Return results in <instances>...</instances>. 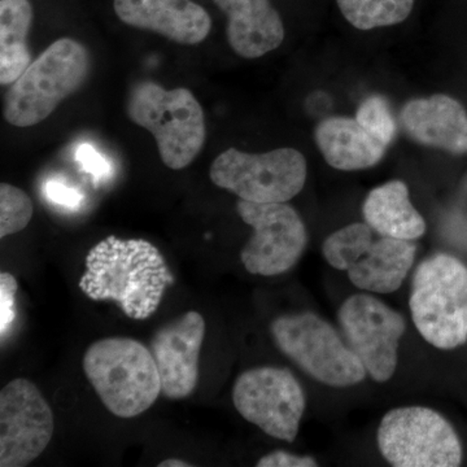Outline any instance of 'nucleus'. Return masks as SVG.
I'll use <instances>...</instances> for the list:
<instances>
[{"label": "nucleus", "mask_w": 467, "mask_h": 467, "mask_svg": "<svg viewBox=\"0 0 467 467\" xmlns=\"http://www.w3.org/2000/svg\"><path fill=\"white\" fill-rule=\"evenodd\" d=\"M273 339L284 355L325 386L344 389L364 382L367 368L333 326L312 312L275 318Z\"/></svg>", "instance_id": "7"}, {"label": "nucleus", "mask_w": 467, "mask_h": 467, "mask_svg": "<svg viewBox=\"0 0 467 467\" xmlns=\"http://www.w3.org/2000/svg\"><path fill=\"white\" fill-rule=\"evenodd\" d=\"M171 284L173 275L152 243L110 235L88 252L78 287L88 299L116 301L129 318L146 319Z\"/></svg>", "instance_id": "1"}, {"label": "nucleus", "mask_w": 467, "mask_h": 467, "mask_svg": "<svg viewBox=\"0 0 467 467\" xmlns=\"http://www.w3.org/2000/svg\"><path fill=\"white\" fill-rule=\"evenodd\" d=\"M204 337V317L193 310L162 326L153 335L150 352L158 365L165 398L182 400L195 391Z\"/></svg>", "instance_id": "14"}, {"label": "nucleus", "mask_w": 467, "mask_h": 467, "mask_svg": "<svg viewBox=\"0 0 467 467\" xmlns=\"http://www.w3.org/2000/svg\"><path fill=\"white\" fill-rule=\"evenodd\" d=\"M315 140L325 161L343 171L374 167L387 150L358 119L349 117L322 119L316 128Z\"/></svg>", "instance_id": "18"}, {"label": "nucleus", "mask_w": 467, "mask_h": 467, "mask_svg": "<svg viewBox=\"0 0 467 467\" xmlns=\"http://www.w3.org/2000/svg\"><path fill=\"white\" fill-rule=\"evenodd\" d=\"M377 441L383 459L395 467H456L462 462L459 436L434 409H392L380 420Z\"/></svg>", "instance_id": "9"}, {"label": "nucleus", "mask_w": 467, "mask_h": 467, "mask_svg": "<svg viewBox=\"0 0 467 467\" xmlns=\"http://www.w3.org/2000/svg\"><path fill=\"white\" fill-rule=\"evenodd\" d=\"M54 431V413L36 384L16 378L0 391V466L30 465Z\"/></svg>", "instance_id": "13"}, {"label": "nucleus", "mask_w": 467, "mask_h": 467, "mask_svg": "<svg viewBox=\"0 0 467 467\" xmlns=\"http://www.w3.org/2000/svg\"><path fill=\"white\" fill-rule=\"evenodd\" d=\"M32 199L16 186L0 184V238L23 232L32 221Z\"/></svg>", "instance_id": "22"}, {"label": "nucleus", "mask_w": 467, "mask_h": 467, "mask_svg": "<svg viewBox=\"0 0 467 467\" xmlns=\"http://www.w3.org/2000/svg\"><path fill=\"white\" fill-rule=\"evenodd\" d=\"M128 116L155 137L160 159L169 169L189 167L205 142L204 110L189 88L165 90L155 82L135 85L129 95Z\"/></svg>", "instance_id": "4"}, {"label": "nucleus", "mask_w": 467, "mask_h": 467, "mask_svg": "<svg viewBox=\"0 0 467 467\" xmlns=\"http://www.w3.org/2000/svg\"><path fill=\"white\" fill-rule=\"evenodd\" d=\"M209 177L221 189L252 202H287L299 195L308 177L300 150L285 147L265 153L223 150L212 162Z\"/></svg>", "instance_id": "8"}, {"label": "nucleus", "mask_w": 467, "mask_h": 467, "mask_svg": "<svg viewBox=\"0 0 467 467\" xmlns=\"http://www.w3.org/2000/svg\"><path fill=\"white\" fill-rule=\"evenodd\" d=\"M400 119L404 130L416 142L454 155L467 153V112L450 95L409 100L402 107Z\"/></svg>", "instance_id": "16"}, {"label": "nucleus", "mask_w": 467, "mask_h": 467, "mask_svg": "<svg viewBox=\"0 0 467 467\" xmlns=\"http://www.w3.org/2000/svg\"><path fill=\"white\" fill-rule=\"evenodd\" d=\"M347 343L376 382L391 379L398 368L399 346L407 330L400 313L370 294H356L337 313Z\"/></svg>", "instance_id": "12"}, {"label": "nucleus", "mask_w": 467, "mask_h": 467, "mask_svg": "<svg viewBox=\"0 0 467 467\" xmlns=\"http://www.w3.org/2000/svg\"><path fill=\"white\" fill-rule=\"evenodd\" d=\"M45 195L54 204L70 209L78 207L82 199H84L81 192L63 182H58V181H50V182L46 183Z\"/></svg>", "instance_id": "25"}, {"label": "nucleus", "mask_w": 467, "mask_h": 467, "mask_svg": "<svg viewBox=\"0 0 467 467\" xmlns=\"http://www.w3.org/2000/svg\"><path fill=\"white\" fill-rule=\"evenodd\" d=\"M77 159L81 162L82 168L85 169L88 173L94 175L95 178L107 177L109 173V165L99 153L97 152L91 146H81L79 147L78 152H77Z\"/></svg>", "instance_id": "27"}, {"label": "nucleus", "mask_w": 467, "mask_h": 467, "mask_svg": "<svg viewBox=\"0 0 467 467\" xmlns=\"http://www.w3.org/2000/svg\"><path fill=\"white\" fill-rule=\"evenodd\" d=\"M233 402L247 422L266 435L292 442L299 434L306 399L287 368L263 367L244 371L233 387Z\"/></svg>", "instance_id": "10"}, {"label": "nucleus", "mask_w": 467, "mask_h": 467, "mask_svg": "<svg viewBox=\"0 0 467 467\" xmlns=\"http://www.w3.org/2000/svg\"><path fill=\"white\" fill-rule=\"evenodd\" d=\"M356 119L359 125L367 129L368 133L387 147L392 142L398 131L389 103L378 95L368 97L359 104Z\"/></svg>", "instance_id": "23"}, {"label": "nucleus", "mask_w": 467, "mask_h": 467, "mask_svg": "<svg viewBox=\"0 0 467 467\" xmlns=\"http://www.w3.org/2000/svg\"><path fill=\"white\" fill-rule=\"evenodd\" d=\"M365 223L374 232L401 241H417L426 233V221L409 198L407 183L389 182L371 190L362 204Z\"/></svg>", "instance_id": "19"}, {"label": "nucleus", "mask_w": 467, "mask_h": 467, "mask_svg": "<svg viewBox=\"0 0 467 467\" xmlns=\"http://www.w3.org/2000/svg\"><path fill=\"white\" fill-rule=\"evenodd\" d=\"M257 467H316L317 461L309 456H297L290 451H275L261 457L256 463Z\"/></svg>", "instance_id": "26"}, {"label": "nucleus", "mask_w": 467, "mask_h": 467, "mask_svg": "<svg viewBox=\"0 0 467 467\" xmlns=\"http://www.w3.org/2000/svg\"><path fill=\"white\" fill-rule=\"evenodd\" d=\"M159 467H192V463L182 460L169 459L161 461V462L159 463Z\"/></svg>", "instance_id": "28"}, {"label": "nucleus", "mask_w": 467, "mask_h": 467, "mask_svg": "<svg viewBox=\"0 0 467 467\" xmlns=\"http://www.w3.org/2000/svg\"><path fill=\"white\" fill-rule=\"evenodd\" d=\"M227 16L226 36L239 57L257 58L285 39L284 21L270 0H214Z\"/></svg>", "instance_id": "17"}, {"label": "nucleus", "mask_w": 467, "mask_h": 467, "mask_svg": "<svg viewBox=\"0 0 467 467\" xmlns=\"http://www.w3.org/2000/svg\"><path fill=\"white\" fill-rule=\"evenodd\" d=\"M365 223H350L328 235L322 254L328 265L348 275L349 281L368 294H392L404 284L416 260L410 241L380 235Z\"/></svg>", "instance_id": "6"}, {"label": "nucleus", "mask_w": 467, "mask_h": 467, "mask_svg": "<svg viewBox=\"0 0 467 467\" xmlns=\"http://www.w3.org/2000/svg\"><path fill=\"white\" fill-rule=\"evenodd\" d=\"M418 333L439 349L467 342V267L450 254H436L418 265L409 297Z\"/></svg>", "instance_id": "5"}, {"label": "nucleus", "mask_w": 467, "mask_h": 467, "mask_svg": "<svg viewBox=\"0 0 467 467\" xmlns=\"http://www.w3.org/2000/svg\"><path fill=\"white\" fill-rule=\"evenodd\" d=\"M236 211L254 229L243 247L241 260L254 275H284L303 256L308 244V233L295 208L287 202H252L239 201Z\"/></svg>", "instance_id": "11"}, {"label": "nucleus", "mask_w": 467, "mask_h": 467, "mask_svg": "<svg viewBox=\"0 0 467 467\" xmlns=\"http://www.w3.org/2000/svg\"><path fill=\"white\" fill-rule=\"evenodd\" d=\"M84 371L104 407L116 417L140 416L161 393L152 352L131 337H107L92 343L86 349Z\"/></svg>", "instance_id": "2"}, {"label": "nucleus", "mask_w": 467, "mask_h": 467, "mask_svg": "<svg viewBox=\"0 0 467 467\" xmlns=\"http://www.w3.org/2000/svg\"><path fill=\"white\" fill-rule=\"evenodd\" d=\"M126 26L150 30L180 45H199L211 33V16L192 0H115Z\"/></svg>", "instance_id": "15"}, {"label": "nucleus", "mask_w": 467, "mask_h": 467, "mask_svg": "<svg viewBox=\"0 0 467 467\" xmlns=\"http://www.w3.org/2000/svg\"><path fill=\"white\" fill-rule=\"evenodd\" d=\"M16 278L11 273H0V337H5L16 318Z\"/></svg>", "instance_id": "24"}, {"label": "nucleus", "mask_w": 467, "mask_h": 467, "mask_svg": "<svg viewBox=\"0 0 467 467\" xmlns=\"http://www.w3.org/2000/svg\"><path fill=\"white\" fill-rule=\"evenodd\" d=\"M90 67V55L82 43L57 39L9 86L3 109L5 121L17 128L39 124L82 88Z\"/></svg>", "instance_id": "3"}, {"label": "nucleus", "mask_w": 467, "mask_h": 467, "mask_svg": "<svg viewBox=\"0 0 467 467\" xmlns=\"http://www.w3.org/2000/svg\"><path fill=\"white\" fill-rule=\"evenodd\" d=\"M344 18L358 30L398 26L407 20L414 0H337Z\"/></svg>", "instance_id": "21"}, {"label": "nucleus", "mask_w": 467, "mask_h": 467, "mask_svg": "<svg viewBox=\"0 0 467 467\" xmlns=\"http://www.w3.org/2000/svg\"><path fill=\"white\" fill-rule=\"evenodd\" d=\"M34 12L29 0H0V84L11 86L32 64L27 34Z\"/></svg>", "instance_id": "20"}]
</instances>
